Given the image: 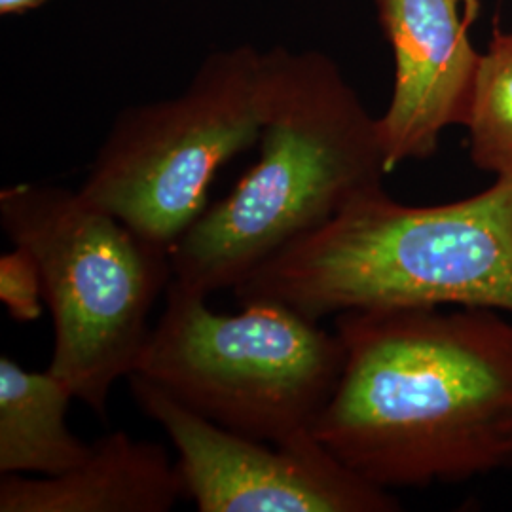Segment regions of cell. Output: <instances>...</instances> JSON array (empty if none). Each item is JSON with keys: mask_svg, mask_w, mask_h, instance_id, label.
Wrapping results in <instances>:
<instances>
[{"mask_svg": "<svg viewBox=\"0 0 512 512\" xmlns=\"http://www.w3.org/2000/svg\"><path fill=\"white\" fill-rule=\"evenodd\" d=\"M334 332L344 366L311 431L349 471L391 492L511 469V315L344 311Z\"/></svg>", "mask_w": 512, "mask_h": 512, "instance_id": "6da1fadb", "label": "cell"}, {"mask_svg": "<svg viewBox=\"0 0 512 512\" xmlns=\"http://www.w3.org/2000/svg\"><path fill=\"white\" fill-rule=\"evenodd\" d=\"M260 114L255 165L169 251L173 279L207 298L389 173L378 118L329 55L283 46L262 54Z\"/></svg>", "mask_w": 512, "mask_h": 512, "instance_id": "7a4b0ae2", "label": "cell"}, {"mask_svg": "<svg viewBox=\"0 0 512 512\" xmlns=\"http://www.w3.org/2000/svg\"><path fill=\"white\" fill-rule=\"evenodd\" d=\"M234 294L239 304L281 302L317 323L344 311L401 306L512 317V179L425 207L372 188L260 262Z\"/></svg>", "mask_w": 512, "mask_h": 512, "instance_id": "3957f363", "label": "cell"}, {"mask_svg": "<svg viewBox=\"0 0 512 512\" xmlns=\"http://www.w3.org/2000/svg\"><path fill=\"white\" fill-rule=\"evenodd\" d=\"M217 313L171 279L165 308L131 374L234 433L294 448L313 437L344 366V346L274 300Z\"/></svg>", "mask_w": 512, "mask_h": 512, "instance_id": "277c9868", "label": "cell"}, {"mask_svg": "<svg viewBox=\"0 0 512 512\" xmlns=\"http://www.w3.org/2000/svg\"><path fill=\"white\" fill-rule=\"evenodd\" d=\"M0 224L42 275L54 319L48 370L105 418L110 391L135 370L150 311L173 279L169 251L78 190L50 184L2 188Z\"/></svg>", "mask_w": 512, "mask_h": 512, "instance_id": "5b68a950", "label": "cell"}, {"mask_svg": "<svg viewBox=\"0 0 512 512\" xmlns=\"http://www.w3.org/2000/svg\"><path fill=\"white\" fill-rule=\"evenodd\" d=\"M262 54L234 46L203 59L171 99L122 110L80 196L171 251L209 207L222 165L258 145Z\"/></svg>", "mask_w": 512, "mask_h": 512, "instance_id": "8992f818", "label": "cell"}, {"mask_svg": "<svg viewBox=\"0 0 512 512\" xmlns=\"http://www.w3.org/2000/svg\"><path fill=\"white\" fill-rule=\"evenodd\" d=\"M129 391L179 454L200 512H395L401 501L349 471L315 439L285 448L220 427L139 374Z\"/></svg>", "mask_w": 512, "mask_h": 512, "instance_id": "52a82bcc", "label": "cell"}, {"mask_svg": "<svg viewBox=\"0 0 512 512\" xmlns=\"http://www.w3.org/2000/svg\"><path fill=\"white\" fill-rule=\"evenodd\" d=\"M395 54V86L378 133L391 173L431 158L442 131L465 126L480 57L463 19L461 0H374Z\"/></svg>", "mask_w": 512, "mask_h": 512, "instance_id": "ba28073f", "label": "cell"}, {"mask_svg": "<svg viewBox=\"0 0 512 512\" xmlns=\"http://www.w3.org/2000/svg\"><path fill=\"white\" fill-rule=\"evenodd\" d=\"M186 495L164 444L114 431L59 476L0 475V512H167Z\"/></svg>", "mask_w": 512, "mask_h": 512, "instance_id": "9c48e42d", "label": "cell"}, {"mask_svg": "<svg viewBox=\"0 0 512 512\" xmlns=\"http://www.w3.org/2000/svg\"><path fill=\"white\" fill-rule=\"evenodd\" d=\"M73 399L50 370L0 357V475H65L92 454L67 425Z\"/></svg>", "mask_w": 512, "mask_h": 512, "instance_id": "30bf717a", "label": "cell"}, {"mask_svg": "<svg viewBox=\"0 0 512 512\" xmlns=\"http://www.w3.org/2000/svg\"><path fill=\"white\" fill-rule=\"evenodd\" d=\"M465 128L473 164L495 179H512V31L495 29L480 57Z\"/></svg>", "mask_w": 512, "mask_h": 512, "instance_id": "8fae6325", "label": "cell"}, {"mask_svg": "<svg viewBox=\"0 0 512 512\" xmlns=\"http://www.w3.org/2000/svg\"><path fill=\"white\" fill-rule=\"evenodd\" d=\"M0 300L19 323H33L42 315V275L25 247L14 245V251L0 256Z\"/></svg>", "mask_w": 512, "mask_h": 512, "instance_id": "7c38bea8", "label": "cell"}, {"mask_svg": "<svg viewBox=\"0 0 512 512\" xmlns=\"http://www.w3.org/2000/svg\"><path fill=\"white\" fill-rule=\"evenodd\" d=\"M46 2H48V0H0V14H2V16L23 14V12L35 10V8L46 4Z\"/></svg>", "mask_w": 512, "mask_h": 512, "instance_id": "4fadbf2b", "label": "cell"}, {"mask_svg": "<svg viewBox=\"0 0 512 512\" xmlns=\"http://www.w3.org/2000/svg\"><path fill=\"white\" fill-rule=\"evenodd\" d=\"M461 2H465V6H467V16L473 18V14L476 12V2H478V0H461Z\"/></svg>", "mask_w": 512, "mask_h": 512, "instance_id": "5bb4252c", "label": "cell"}]
</instances>
